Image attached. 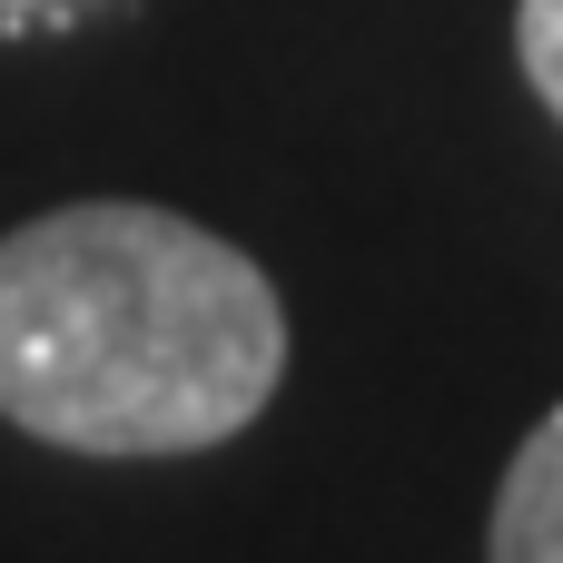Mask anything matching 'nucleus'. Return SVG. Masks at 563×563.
<instances>
[{"instance_id":"obj_2","label":"nucleus","mask_w":563,"mask_h":563,"mask_svg":"<svg viewBox=\"0 0 563 563\" xmlns=\"http://www.w3.org/2000/svg\"><path fill=\"white\" fill-rule=\"evenodd\" d=\"M495 563H563V406L515 445V465H505Z\"/></svg>"},{"instance_id":"obj_1","label":"nucleus","mask_w":563,"mask_h":563,"mask_svg":"<svg viewBox=\"0 0 563 563\" xmlns=\"http://www.w3.org/2000/svg\"><path fill=\"white\" fill-rule=\"evenodd\" d=\"M287 376V307L178 208H49L0 238V416L69 455L228 445Z\"/></svg>"},{"instance_id":"obj_3","label":"nucleus","mask_w":563,"mask_h":563,"mask_svg":"<svg viewBox=\"0 0 563 563\" xmlns=\"http://www.w3.org/2000/svg\"><path fill=\"white\" fill-rule=\"evenodd\" d=\"M515 49H525V79L544 89V109L563 119V0H525L515 10Z\"/></svg>"}]
</instances>
